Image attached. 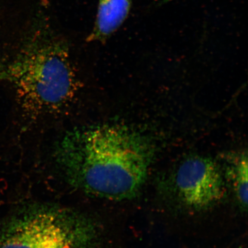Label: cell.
<instances>
[{
  "label": "cell",
  "mask_w": 248,
  "mask_h": 248,
  "mask_svg": "<svg viewBox=\"0 0 248 248\" xmlns=\"http://www.w3.org/2000/svg\"><path fill=\"white\" fill-rule=\"evenodd\" d=\"M154 156L153 144L124 124L79 127L61 140L56 157L64 174L83 191L110 200L140 191Z\"/></svg>",
  "instance_id": "6da1fadb"
},
{
  "label": "cell",
  "mask_w": 248,
  "mask_h": 248,
  "mask_svg": "<svg viewBox=\"0 0 248 248\" xmlns=\"http://www.w3.org/2000/svg\"><path fill=\"white\" fill-rule=\"evenodd\" d=\"M8 73L24 112L35 119L63 109L78 90L69 45L42 14L33 18Z\"/></svg>",
  "instance_id": "7a4b0ae2"
},
{
  "label": "cell",
  "mask_w": 248,
  "mask_h": 248,
  "mask_svg": "<svg viewBox=\"0 0 248 248\" xmlns=\"http://www.w3.org/2000/svg\"><path fill=\"white\" fill-rule=\"evenodd\" d=\"M98 240L91 221L55 207L26 211L0 227V248H97Z\"/></svg>",
  "instance_id": "3957f363"
},
{
  "label": "cell",
  "mask_w": 248,
  "mask_h": 248,
  "mask_svg": "<svg viewBox=\"0 0 248 248\" xmlns=\"http://www.w3.org/2000/svg\"><path fill=\"white\" fill-rule=\"evenodd\" d=\"M225 178L218 164L211 158L189 157L176 170V193L181 202L188 208L207 210L225 197Z\"/></svg>",
  "instance_id": "277c9868"
},
{
  "label": "cell",
  "mask_w": 248,
  "mask_h": 248,
  "mask_svg": "<svg viewBox=\"0 0 248 248\" xmlns=\"http://www.w3.org/2000/svg\"><path fill=\"white\" fill-rule=\"evenodd\" d=\"M131 7V0H99L94 26L87 41H106L123 24Z\"/></svg>",
  "instance_id": "5b68a950"
},
{
  "label": "cell",
  "mask_w": 248,
  "mask_h": 248,
  "mask_svg": "<svg viewBox=\"0 0 248 248\" xmlns=\"http://www.w3.org/2000/svg\"><path fill=\"white\" fill-rule=\"evenodd\" d=\"M247 153L235 155L229 160L226 170V178L230 183L235 196L240 206H248V169Z\"/></svg>",
  "instance_id": "8992f818"
},
{
  "label": "cell",
  "mask_w": 248,
  "mask_h": 248,
  "mask_svg": "<svg viewBox=\"0 0 248 248\" xmlns=\"http://www.w3.org/2000/svg\"><path fill=\"white\" fill-rule=\"evenodd\" d=\"M6 78H8V69H6L2 61L0 60V82Z\"/></svg>",
  "instance_id": "52a82bcc"
}]
</instances>
